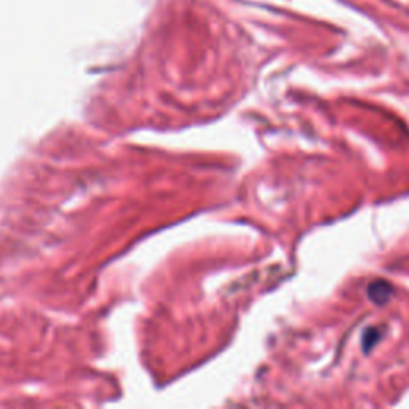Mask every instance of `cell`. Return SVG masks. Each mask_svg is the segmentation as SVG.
Instances as JSON below:
<instances>
[{"label":"cell","mask_w":409,"mask_h":409,"mask_svg":"<svg viewBox=\"0 0 409 409\" xmlns=\"http://www.w3.org/2000/svg\"><path fill=\"white\" fill-rule=\"evenodd\" d=\"M392 294H394V288L387 282H382V280L368 287L369 299L376 304H385L392 298Z\"/></svg>","instance_id":"obj_1"}]
</instances>
